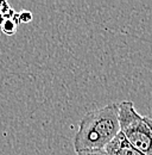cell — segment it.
I'll return each instance as SVG.
<instances>
[{"label":"cell","mask_w":152,"mask_h":155,"mask_svg":"<svg viewBox=\"0 0 152 155\" xmlns=\"http://www.w3.org/2000/svg\"><path fill=\"white\" fill-rule=\"evenodd\" d=\"M105 149L108 155H143L133 147L121 133H119V135Z\"/></svg>","instance_id":"3"},{"label":"cell","mask_w":152,"mask_h":155,"mask_svg":"<svg viewBox=\"0 0 152 155\" xmlns=\"http://www.w3.org/2000/svg\"><path fill=\"white\" fill-rule=\"evenodd\" d=\"M77 155H108L106 149H96V150H84V152H78Z\"/></svg>","instance_id":"5"},{"label":"cell","mask_w":152,"mask_h":155,"mask_svg":"<svg viewBox=\"0 0 152 155\" xmlns=\"http://www.w3.org/2000/svg\"><path fill=\"white\" fill-rule=\"evenodd\" d=\"M0 26H1V31H2L5 35L12 36V35H14V34L17 32V26H18V25L13 21L12 18H8V19L2 20V23L0 24Z\"/></svg>","instance_id":"4"},{"label":"cell","mask_w":152,"mask_h":155,"mask_svg":"<svg viewBox=\"0 0 152 155\" xmlns=\"http://www.w3.org/2000/svg\"><path fill=\"white\" fill-rule=\"evenodd\" d=\"M119 133V103L92 110L80 120L74 137V150L78 153L105 149Z\"/></svg>","instance_id":"1"},{"label":"cell","mask_w":152,"mask_h":155,"mask_svg":"<svg viewBox=\"0 0 152 155\" xmlns=\"http://www.w3.org/2000/svg\"><path fill=\"white\" fill-rule=\"evenodd\" d=\"M120 133L143 155H152V118L139 114L133 101L119 103Z\"/></svg>","instance_id":"2"},{"label":"cell","mask_w":152,"mask_h":155,"mask_svg":"<svg viewBox=\"0 0 152 155\" xmlns=\"http://www.w3.org/2000/svg\"><path fill=\"white\" fill-rule=\"evenodd\" d=\"M19 19L20 23H30L32 20V13L29 11H21L19 13Z\"/></svg>","instance_id":"6"}]
</instances>
